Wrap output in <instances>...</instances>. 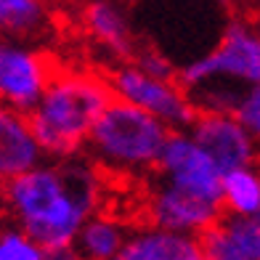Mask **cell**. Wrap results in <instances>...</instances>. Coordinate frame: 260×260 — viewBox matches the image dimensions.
I'll list each match as a JSON object with an SVG mask.
<instances>
[{
  "mask_svg": "<svg viewBox=\"0 0 260 260\" xmlns=\"http://www.w3.org/2000/svg\"><path fill=\"white\" fill-rule=\"evenodd\" d=\"M101 194L104 173L88 154L43 162L3 181L6 212L43 250L72 247L85 220L99 212Z\"/></svg>",
  "mask_w": 260,
  "mask_h": 260,
  "instance_id": "1",
  "label": "cell"
},
{
  "mask_svg": "<svg viewBox=\"0 0 260 260\" xmlns=\"http://www.w3.org/2000/svg\"><path fill=\"white\" fill-rule=\"evenodd\" d=\"M114 93L104 72L58 67L45 96L27 114L45 157L53 162L82 154L104 109Z\"/></svg>",
  "mask_w": 260,
  "mask_h": 260,
  "instance_id": "2",
  "label": "cell"
},
{
  "mask_svg": "<svg viewBox=\"0 0 260 260\" xmlns=\"http://www.w3.org/2000/svg\"><path fill=\"white\" fill-rule=\"evenodd\" d=\"M170 133L173 127L154 114L114 99L93 125L85 151L101 170L149 173L157 170Z\"/></svg>",
  "mask_w": 260,
  "mask_h": 260,
  "instance_id": "3",
  "label": "cell"
},
{
  "mask_svg": "<svg viewBox=\"0 0 260 260\" xmlns=\"http://www.w3.org/2000/svg\"><path fill=\"white\" fill-rule=\"evenodd\" d=\"M207 80H226L242 88L260 85V32L250 19H231L207 53L178 69V85L183 90Z\"/></svg>",
  "mask_w": 260,
  "mask_h": 260,
  "instance_id": "4",
  "label": "cell"
},
{
  "mask_svg": "<svg viewBox=\"0 0 260 260\" xmlns=\"http://www.w3.org/2000/svg\"><path fill=\"white\" fill-rule=\"evenodd\" d=\"M104 77L109 80L114 99L127 101L154 114L173 130H188L197 120V109L186 90L175 80H162L138 69L136 64H117L109 69H101Z\"/></svg>",
  "mask_w": 260,
  "mask_h": 260,
  "instance_id": "5",
  "label": "cell"
},
{
  "mask_svg": "<svg viewBox=\"0 0 260 260\" xmlns=\"http://www.w3.org/2000/svg\"><path fill=\"white\" fill-rule=\"evenodd\" d=\"M157 178L223 207V173L188 130H173L157 165Z\"/></svg>",
  "mask_w": 260,
  "mask_h": 260,
  "instance_id": "6",
  "label": "cell"
},
{
  "mask_svg": "<svg viewBox=\"0 0 260 260\" xmlns=\"http://www.w3.org/2000/svg\"><path fill=\"white\" fill-rule=\"evenodd\" d=\"M53 58L45 51L27 48L24 43H3L0 48V96L6 109L29 114L45 96L53 75Z\"/></svg>",
  "mask_w": 260,
  "mask_h": 260,
  "instance_id": "7",
  "label": "cell"
},
{
  "mask_svg": "<svg viewBox=\"0 0 260 260\" xmlns=\"http://www.w3.org/2000/svg\"><path fill=\"white\" fill-rule=\"evenodd\" d=\"M223 207L210 205L194 194H186L181 188L165 183L157 178V183L149 188L144 202V226H154L175 234L199 236L207 231L212 223L223 215Z\"/></svg>",
  "mask_w": 260,
  "mask_h": 260,
  "instance_id": "8",
  "label": "cell"
},
{
  "mask_svg": "<svg viewBox=\"0 0 260 260\" xmlns=\"http://www.w3.org/2000/svg\"><path fill=\"white\" fill-rule=\"evenodd\" d=\"M188 133L197 138L207 154L215 159L220 173L226 175L231 170L255 168L260 159L257 141L239 125L234 114H218V112H199Z\"/></svg>",
  "mask_w": 260,
  "mask_h": 260,
  "instance_id": "9",
  "label": "cell"
},
{
  "mask_svg": "<svg viewBox=\"0 0 260 260\" xmlns=\"http://www.w3.org/2000/svg\"><path fill=\"white\" fill-rule=\"evenodd\" d=\"M80 27L88 40L104 48L117 64L133 61L141 38L120 0H85L80 6Z\"/></svg>",
  "mask_w": 260,
  "mask_h": 260,
  "instance_id": "10",
  "label": "cell"
},
{
  "mask_svg": "<svg viewBox=\"0 0 260 260\" xmlns=\"http://www.w3.org/2000/svg\"><path fill=\"white\" fill-rule=\"evenodd\" d=\"M207 260H260V223L234 212L223 215L197 236Z\"/></svg>",
  "mask_w": 260,
  "mask_h": 260,
  "instance_id": "11",
  "label": "cell"
},
{
  "mask_svg": "<svg viewBox=\"0 0 260 260\" xmlns=\"http://www.w3.org/2000/svg\"><path fill=\"white\" fill-rule=\"evenodd\" d=\"M45 151L29 125V117L3 109L0 114V175L3 181L24 175L43 165Z\"/></svg>",
  "mask_w": 260,
  "mask_h": 260,
  "instance_id": "12",
  "label": "cell"
},
{
  "mask_svg": "<svg viewBox=\"0 0 260 260\" xmlns=\"http://www.w3.org/2000/svg\"><path fill=\"white\" fill-rule=\"evenodd\" d=\"M114 260H207L197 236L141 226Z\"/></svg>",
  "mask_w": 260,
  "mask_h": 260,
  "instance_id": "13",
  "label": "cell"
},
{
  "mask_svg": "<svg viewBox=\"0 0 260 260\" xmlns=\"http://www.w3.org/2000/svg\"><path fill=\"white\" fill-rule=\"evenodd\" d=\"M130 234L133 231H127L117 215L96 212L85 220V226L80 229L72 247L82 260H114L127 244Z\"/></svg>",
  "mask_w": 260,
  "mask_h": 260,
  "instance_id": "14",
  "label": "cell"
},
{
  "mask_svg": "<svg viewBox=\"0 0 260 260\" xmlns=\"http://www.w3.org/2000/svg\"><path fill=\"white\" fill-rule=\"evenodd\" d=\"M0 27L14 43L32 40L51 27L45 0H0Z\"/></svg>",
  "mask_w": 260,
  "mask_h": 260,
  "instance_id": "15",
  "label": "cell"
},
{
  "mask_svg": "<svg viewBox=\"0 0 260 260\" xmlns=\"http://www.w3.org/2000/svg\"><path fill=\"white\" fill-rule=\"evenodd\" d=\"M223 210L244 218L260 215V170L242 168L223 175Z\"/></svg>",
  "mask_w": 260,
  "mask_h": 260,
  "instance_id": "16",
  "label": "cell"
},
{
  "mask_svg": "<svg viewBox=\"0 0 260 260\" xmlns=\"http://www.w3.org/2000/svg\"><path fill=\"white\" fill-rule=\"evenodd\" d=\"M45 250L19 226H8L0 234V260H43Z\"/></svg>",
  "mask_w": 260,
  "mask_h": 260,
  "instance_id": "17",
  "label": "cell"
},
{
  "mask_svg": "<svg viewBox=\"0 0 260 260\" xmlns=\"http://www.w3.org/2000/svg\"><path fill=\"white\" fill-rule=\"evenodd\" d=\"M234 117L260 146V85H252L244 90V96L239 99V104L234 109Z\"/></svg>",
  "mask_w": 260,
  "mask_h": 260,
  "instance_id": "18",
  "label": "cell"
},
{
  "mask_svg": "<svg viewBox=\"0 0 260 260\" xmlns=\"http://www.w3.org/2000/svg\"><path fill=\"white\" fill-rule=\"evenodd\" d=\"M43 260H82V257L77 255L75 247H58V250H45Z\"/></svg>",
  "mask_w": 260,
  "mask_h": 260,
  "instance_id": "19",
  "label": "cell"
},
{
  "mask_svg": "<svg viewBox=\"0 0 260 260\" xmlns=\"http://www.w3.org/2000/svg\"><path fill=\"white\" fill-rule=\"evenodd\" d=\"M244 19H250L252 24H255V29L260 32V3H257V6H252L250 11H247V16H244Z\"/></svg>",
  "mask_w": 260,
  "mask_h": 260,
  "instance_id": "20",
  "label": "cell"
},
{
  "mask_svg": "<svg viewBox=\"0 0 260 260\" xmlns=\"http://www.w3.org/2000/svg\"><path fill=\"white\" fill-rule=\"evenodd\" d=\"M257 170H260V159H257Z\"/></svg>",
  "mask_w": 260,
  "mask_h": 260,
  "instance_id": "21",
  "label": "cell"
},
{
  "mask_svg": "<svg viewBox=\"0 0 260 260\" xmlns=\"http://www.w3.org/2000/svg\"><path fill=\"white\" fill-rule=\"evenodd\" d=\"M257 223H260V215H257Z\"/></svg>",
  "mask_w": 260,
  "mask_h": 260,
  "instance_id": "22",
  "label": "cell"
}]
</instances>
